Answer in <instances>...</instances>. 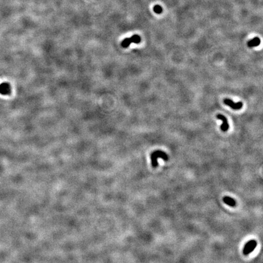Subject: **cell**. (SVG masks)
Segmentation results:
<instances>
[{
  "label": "cell",
  "instance_id": "cell-4",
  "mask_svg": "<svg viewBox=\"0 0 263 263\" xmlns=\"http://www.w3.org/2000/svg\"><path fill=\"white\" fill-rule=\"evenodd\" d=\"M224 103L234 110H240L243 106V104L242 102L240 101L237 102H234L232 100L230 99H225L224 100Z\"/></svg>",
  "mask_w": 263,
  "mask_h": 263
},
{
  "label": "cell",
  "instance_id": "cell-5",
  "mask_svg": "<svg viewBox=\"0 0 263 263\" xmlns=\"http://www.w3.org/2000/svg\"><path fill=\"white\" fill-rule=\"evenodd\" d=\"M217 119H221V120L222 121V124L221 126V129L223 132H226L229 129V124L228 123V121L227 118L222 115L221 114H218L216 116Z\"/></svg>",
  "mask_w": 263,
  "mask_h": 263
},
{
  "label": "cell",
  "instance_id": "cell-1",
  "mask_svg": "<svg viewBox=\"0 0 263 263\" xmlns=\"http://www.w3.org/2000/svg\"><path fill=\"white\" fill-rule=\"evenodd\" d=\"M151 161H152V165L154 167V168H157L158 166V161L157 159L158 158H162L163 160L167 161L168 160V156L167 155L165 152H164L162 151H154L153 153H152V154L151 155Z\"/></svg>",
  "mask_w": 263,
  "mask_h": 263
},
{
  "label": "cell",
  "instance_id": "cell-7",
  "mask_svg": "<svg viewBox=\"0 0 263 263\" xmlns=\"http://www.w3.org/2000/svg\"><path fill=\"white\" fill-rule=\"evenodd\" d=\"M260 43H261L260 39L258 37H255L254 38L252 39L251 40L247 42V46L250 47H255L259 46L260 44Z\"/></svg>",
  "mask_w": 263,
  "mask_h": 263
},
{
  "label": "cell",
  "instance_id": "cell-2",
  "mask_svg": "<svg viewBox=\"0 0 263 263\" xmlns=\"http://www.w3.org/2000/svg\"><path fill=\"white\" fill-rule=\"evenodd\" d=\"M141 41V37L138 35H133L130 38H126L121 42V46L123 47H127L132 43L138 44Z\"/></svg>",
  "mask_w": 263,
  "mask_h": 263
},
{
  "label": "cell",
  "instance_id": "cell-6",
  "mask_svg": "<svg viewBox=\"0 0 263 263\" xmlns=\"http://www.w3.org/2000/svg\"><path fill=\"white\" fill-rule=\"evenodd\" d=\"M223 201L225 204L231 207H234L236 205V202L235 200L228 196H225L223 197Z\"/></svg>",
  "mask_w": 263,
  "mask_h": 263
},
{
  "label": "cell",
  "instance_id": "cell-8",
  "mask_svg": "<svg viewBox=\"0 0 263 263\" xmlns=\"http://www.w3.org/2000/svg\"><path fill=\"white\" fill-rule=\"evenodd\" d=\"M154 11L156 14H161L163 12V8L160 6H159V5H156L154 8Z\"/></svg>",
  "mask_w": 263,
  "mask_h": 263
},
{
  "label": "cell",
  "instance_id": "cell-3",
  "mask_svg": "<svg viewBox=\"0 0 263 263\" xmlns=\"http://www.w3.org/2000/svg\"><path fill=\"white\" fill-rule=\"evenodd\" d=\"M257 246V242L255 240H250L247 242L243 249V254L244 255H248L252 252Z\"/></svg>",
  "mask_w": 263,
  "mask_h": 263
}]
</instances>
